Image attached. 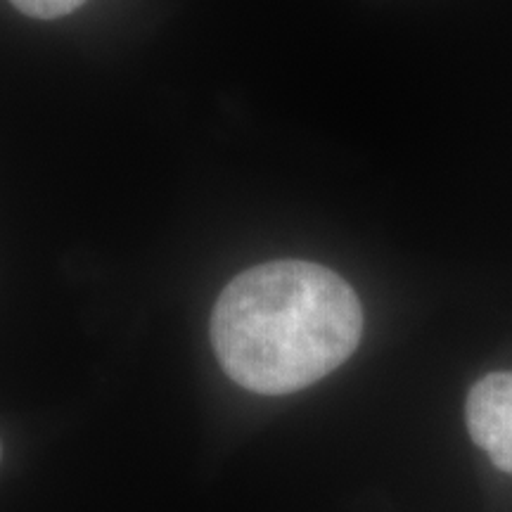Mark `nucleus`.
I'll use <instances>...</instances> for the list:
<instances>
[{
    "mask_svg": "<svg viewBox=\"0 0 512 512\" xmlns=\"http://www.w3.org/2000/svg\"><path fill=\"white\" fill-rule=\"evenodd\" d=\"M211 347L254 394L311 387L354 354L363 309L342 275L313 261H271L228 283L211 311Z\"/></svg>",
    "mask_w": 512,
    "mask_h": 512,
    "instance_id": "f257e3e1",
    "label": "nucleus"
},
{
    "mask_svg": "<svg viewBox=\"0 0 512 512\" xmlns=\"http://www.w3.org/2000/svg\"><path fill=\"white\" fill-rule=\"evenodd\" d=\"M0 460H3V444H0Z\"/></svg>",
    "mask_w": 512,
    "mask_h": 512,
    "instance_id": "20e7f679",
    "label": "nucleus"
},
{
    "mask_svg": "<svg viewBox=\"0 0 512 512\" xmlns=\"http://www.w3.org/2000/svg\"><path fill=\"white\" fill-rule=\"evenodd\" d=\"M467 432L498 470L512 475V373H491L470 389Z\"/></svg>",
    "mask_w": 512,
    "mask_h": 512,
    "instance_id": "f03ea898",
    "label": "nucleus"
},
{
    "mask_svg": "<svg viewBox=\"0 0 512 512\" xmlns=\"http://www.w3.org/2000/svg\"><path fill=\"white\" fill-rule=\"evenodd\" d=\"M12 5L24 15L36 19H57L69 15L76 8H81L86 0H10Z\"/></svg>",
    "mask_w": 512,
    "mask_h": 512,
    "instance_id": "7ed1b4c3",
    "label": "nucleus"
}]
</instances>
